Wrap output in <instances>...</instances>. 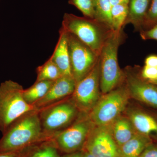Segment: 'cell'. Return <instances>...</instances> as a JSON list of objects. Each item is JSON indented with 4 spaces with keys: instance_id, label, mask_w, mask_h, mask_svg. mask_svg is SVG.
I'll list each match as a JSON object with an SVG mask.
<instances>
[{
    "instance_id": "28",
    "label": "cell",
    "mask_w": 157,
    "mask_h": 157,
    "mask_svg": "<svg viewBox=\"0 0 157 157\" xmlns=\"http://www.w3.org/2000/svg\"><path fill=\"white\" fill-rule=\"evenodd\" d=\"M25 148L14 151L0 152V157H22Z\"/></svg>"
},
{
    "instance_id": "24",
    "label": "cell",
    "mask_w": 157,
    "mask_h": 157,
    "mask_svg": "<svg viewBox=\"0 0 157 157\" xmlns=\"http://www.w3.org/2000/svg\"><path fill=\"white\" fill-rule=\"evenodd\" d=\"M157 24V0H151V4L144 22L142 30L149 29Z\"/></svg>"
},
{
    "instance_id": "29",
    "label": "cell",
    "mask_w": 157,
    "mask_h": 157,
    "mask_svg": "<svg viewBox=\"0 0 157 157\" xmlns=\"http://www.w3.org/2000/svg\"><path fill=\"white\" fill-rule=\"evenodd\" d=\"M145 66L157 68V55H151L145 59Z\"/></svg>"
},
{
    "instance_id": "23",
    "label": "cell",
    "mask_w": 157,
    "mask_h": 157,
    "mask_svg": "<svg viewBox=\"0 0 157 157\" xmlns=\"http://www.w3.org/2000/svg\"><path fill=\"white\" fill-rule=\"evenodd\" d=\"M69 3L81 11L84 17L94 18L95 0H69Z\"/></svg>"
},
{
    "instance_id": "27",
    "label": "cell",
    "mask_w": 157,
    "mask_h": 157,
    "mask_svg": "<svg viewBox=\"0 0 157 157\" xmlns=\"http://www.w3.org/2000/svg\"><path fill=\"white\" fill-rule=\"evenodd\" d=\"M140 157H157V144L153 142L144 149Z\"/></svg>"
},
{
    "instance_id": "32",
    "label": "cell",
    "mask_w": 157,
    "mask_h": 157,
    "mask_svg": "<svg viewBox=\"0 0 157 157\" xmlns=\"http://www.w3.org/2000/svg\"><path fill=\"white\" fill-rule=\"evenodd\" d=\"M84 157H93V156L92 155H91L88 152H87V151H85Z\"/></svg>"
},
{
    "instance_id": "2",
    "label": "cell",
    "mask_w": 157,
    "mask_h": 157,
    "mask_svg": "<svg viewBox=\"0 0 157 157\" xmlns=\"http://www.w3.org/2000/svg\"><path fill=\"white\" fill-rule=\"evenodd\" d=\"M61 29L74 35L99 56L105 41L113 31L94 18L69 13L64 15Z\"/></svg>"
},
{
    "instance_id": "10",
    "label": "cell",
    "mask_w": 157,
    "mask_h": 157,
    "mask_svg": "<svg viewBox=\"0 0 157 157\" xmlns=\"http://www.w3.org/2000/svg\"><path fill=\"white\" fill-rule=\"evenodd\" d=\"M139 71L130 67L124 70V82L130 97L157 110V85L143 79Z\"/></svg>"
},
{
    "instance_id": "15",
    "label": "cell",
    "mask_w": 157,
    "mask_h": 157,
    "mask_svg": "<svg viewBox=\"0 0 157 157\" xmlns=\"http://www.w3.org/2000/svg\"><path fill=\"white\" fill-rule=\"evenodd\" d=\"M108 126L113 138L118 147L137 133L131 121L126 115L122 114L119 117Z\"/></svg>"
},
{
    "instance_id": "14",
    "label": "cell",
    "mask_w": 157,
    "mask_h": 157,
    "mask_svg": "<svg viewBox=\"0 0 157 157\" xmlns=\"http://www.w3.org/2000/svg\"><path fill=\"white\" fill-rule=\"evenodd\" d=\"M50 58L58 67L62 76L73 77L70 65L67 34L61 28L59 30L58 41Z\"/></svg>"
},
{
    "instance_id": "7",
    "label": "cell",
    "mask_w": 157,
    "mask_h": 157,
    "mask_svg": "<svg viewBox=\"0 0 157 157\" xmlns=\"http://www.w3.org/2000/svg\"><path fill=\"white\" fill-rule=\"evenodd\" d=\"M88 113L80 112L69 127L52 137L61 153L67 154L82 150L90 132L94 126Z\"/></svg>"
},
{
    "instance_id": "13",
    "label": "cell",
    "mask_w": 157,
    "mask_h": 157,
    "mask_svg": "<svg viewBox=\"0 0 157 157\" xmlns=\"http://www.w3.org/2000/svg\"><path fill=\"white\" fill-rule=\"evenodd\" d=\"M125 112L137 133L147 136L154 142H157V115L138 107L129 108L128 107Z\"/></svg>"
},
{
    "instance_id": "1",
    "label": "cell",
    "mask_w": 157,
    "mask_h": 157,
    "mask_svg": "<svg viewBox=\"0 0 157 157\" xmlns=\"http://www.w3.org/2000/svg\"><path fill=\"white\" fill-rule=\"evenodd\" d=\"M48 140L42 134L38 110H32L13 122L0 139V152L20 150Z\"/></svg>"
},
{
    "instance_id": "21",
    "label": "cell",
    "mask_w": 157,
    "mask_h": 157,
    "mask_svg": "<svg viewBox=\"0 0 157 157\" xmlns=\"http://www.w3.org/2000/svg\"><path fill=\"white\" fill-rule=\"evenodd\" d=\"M112 7L109 0H95L94 19L113 29L111 19Z\"/></svg>"
},
{
    "instance_id": "31",
    "label": "cell",
    "mask_w": 157,
    "mask_h": 157,
    "mask_svg": "<svg viewBox=\"0 0 157 157\" xmlns=\"http://www.w3.org/2000/svg\"><path fill=\"white\" fill-rule=\"evenodd\" d=\"M112 6L121 4L128 5L130 0H109Z\"/></svg>"
},
{
    "instance_id": "20",
    "label": "cell",
    "mask_w": 157,
    "mask_h": 157,
    "mask_svg": "<svg viewBox=\"0 0 157 157\" xmlns=\"http://www.w3.org/2000/svg\"><path fill=\"white\" fill-rule=\"evenodd\" d=\"M36 73V81H55L62 76L58 67L50 58L37 68Z\"/></svg>"
},
{
    "instance_id": "9",
    "label": "cell",
    "mask_w": 157,
    "mask_h": 157,
    "mask_svg": "<svg viewBox=\"0 0 157 157\" xmlns=\"http://www.w3.org/2000/svg\"><path fill=\"white\" fill-rule=\"evenodd\" d=\"M66 33L72 75L77 83L92 70L99 56L74 35Z\"/></svg>"
},
{
    "instance_id": "25",
    "label": "cell",
    "mask_w": 157,
    "mask_h": 157,
    "mask_svg": "<svg viewBox=\"0 0 157 157\" xmlns=\"http://www.w3.org/2000/svg\"><path fill=\"white\" fill-rule=\"evenodd\" d=\"M139 72L141 78L153 84L157 79V68L144 65L142 69H139Z\"/></svg>"
},
{
    "instance_id": "4",
    "label": "cell",
    "mask_w": 157,
    "mask_h": 157,
    "mask_svg": "<svg viewBox=\"0 0 157 157\" xmlns=\"http://www.w3.org/2000/svg\"><path fill=\"white\" fill-rule=\"evenodd\" d=\"M24 90L21 85L13 80L0 84V131L2 134L18 118L36 109L25 100Z\"/></svg>"
},
{
    "instance_id": "33",
    "label": "cell",
    "mask_w": 157,
    "mask_h": 157,
    "mask_svg": "<svg viewBox=\"0 0 157 157\" xmlns=\"http://www.w3.org/2000/svg\"><path fill=\"white\" fill-rule=\"evenodd\" d=\"M153 84L156 85H157V79H156V80L154 82Z\"/></svg>"
},
{
    "instance_id": "11",
    "label": "cell",
    "mask_w": 157,
    "mask_h": 157,
    "mask_svg": "<svg viewBox=\"0 0 157 157\" xmlns=\"http://www.w3.org/2000/svg\"><path fill=\"white\" fill-rule=\"evenodd\" d=\"M118 147L109 126H94L90 132L83 149L94 157H118Z\"/></svg>"
},
{
    "instance_id": "3",
    "label": "cell",
    "mask_w": 157,
    "mask_h": 157,
    "mask_svg": "<svg viewBox=\"0 0 157 157\" xmlns=\"http://www.w3.org/2000/svg\"><path fill=\"white\" fill-rule=\"evenodd\" d=\"M123 29L113 31L104 44L99 56L100 64V88L105 94L117 87L124 81V70L118 62V50L123 42Z\"/></svg>"
},
{
    "instance_id": "12",
    "label": "cell",
    "mask_w": 157,
    "mask_h": 157,
    "mask_svg": "<svg viewBox=\"0 0 157 157\" xmlns=\"http://www.w3.org/2000/svg\"><path fill=\"white\" fill-rule=\"evenodd\" d=\"M76 84L72 76H62L54 81L48 93L33 105L39 110L69 98L73 94Z\"/></svg>"
},
{
    "instance_id": "19",
    "label": "cell",
    "mask_w": 157,
    "mask_h": 157,
    "mask_svg": "<svg viewBox=\"0 0 157 157\" xmlns=\"http://www.w3.org/2000/svg\"><path fill=\"white\" fill-rule=\"evenodd\" d=\"M54 81H36L30 87L24 89L23 97L26 102L33 106L48 93Z\"/></svg>"
},
{
    "instance_id": "30",
    "label": "cell",
    "mask_w": 157,
    "mask_h": 157,
    "mask_svg": "<svg viewBox=\"0 0 157 157\" xmlns=\"http://www.w3.org/2000/svg\"><path fill=\"white\" fill-rule=\"evenodd\" d=\"M84 156L85 151L82 150L70 153L64 154L60 157H84Z\"/></svg>"
},
{
    "instance_id": "17",
    "label": "cell",
    "mask_w": 157,
    "mask_h": 157,
    "mask_svg": "<svg viewBox=\"0 0 157 157\" xmlns=\"http://www.w3.org/2000/svg\"><path fill=\"white\" fill-rule=\"evenodd\" d=\"M153 142L149 137L137 133L130 140L119 147L118 157H140L144 149Z\"/></svg>"
},
{
    "instance_id": "16",
    "label": "cell",
    "mask_w": 157,
    "mask_h": 157,
    "mask_svg": "<svg viewBox=\"0 0 157 157\" xmlns=\"http://www.w3.org/2000/svg\"><path fill=\"white\" fill-rule=\"evenodd\" d=\"M151 0H130L129 11L124 27L132 24L136 31L142 30L144 22L150 6Z\"/></svg>"
},
{
    "instance_id": "6",
    "label": "cell",
    "mask_w": 157,
    "mask_h": 157,
    "mask_svg": "<svg viewBox=\"0 0 157 157\" xmlns=\"http://www.w3.org/2000/svg\"><path fill=\"white\" fill-rule=\"evenodd\" d=\"M70 97L38 110L42 134L48 140L69 127L80 113Z\"/></svg>"
},
{
    "instance_id": "8",
    "label": "cell",
    "mask_w": 157,
    "mask_h": 157,
    "mask_svg": "<svg viewBox=\"0 0 157 157\" xmlns=\"http://www.w3.org/2000/svg\"><path fill=\"white\" fill-rule=\"evenodd\" d=\"M100 59L88 74L76 83L70 99L80 112L89 113L100 99Z\"/></svg>"
},
{
    "instance_id": "5",
    "label": "cell",
    "mask_w": 157,
    "mask_h": 157,
    "mask_svg": "<svg viewBox=\"0 0 157 157\" xmlns=\"http://www.w3.org/2000/svg\"><path fill=\"white\" fill-rule=\"evenodd\" d=\"M130 98L124 81L109 92L102 95L88 113L90 119L97 126L109 125L125 112Z\"/></svg>"
},
{
    "instance_id": "18",
    "label": "cell",
    "mask_w": 157,
    "mask_h": 157,
    "mask_svg": "<svg viewBox=\"0 0 157 157\" xmlns=\"http://www.w3.org/2000/svg\"><path fill=\"white\" fill-rule=\"evenodd\" d=\"M61 153L54 141L49 139L26 147L22 157H60Z\"/></svg>"
},
{
    "instance_id": "22",
    "label": "cell",
    "mask_w": 157,
    "mask_h": 157,
    "mask_svg": "<svg viewBox=\"0 0 157 157\" xmlns=\"http://www.w3.org/2000/svg\"><path fill=\"white\" fill-rule=\"evenodd\" d=\"M128 5L127 4L112 6L111 19L112 29L113 31H120L123 29L128 17Z\"/></svg>"
},
{
    "instance_id": "26",
    "label": "cell",
    "mask_w": 157,
    "mask_h": 157,
    "mask_svg": "<svg viewBox=\"0 0 157 157\" xmlns=\"http://www.w3.org/2000/svg\"><path fill=\"white\" fill-rule=\"evenodd\" d=\"M140 33V37L144 40L154 39L157 40V24L149 29L142 30Z\"/></svg>"
}]
</instances>
